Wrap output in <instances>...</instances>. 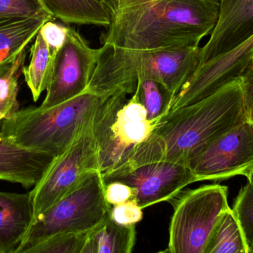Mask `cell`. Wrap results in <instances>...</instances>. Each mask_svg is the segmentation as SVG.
<instances>
[{
  "instance_id": "e0dca14e",
  "label": "cell",
  "mask_w": 253,
  "mask_h": 253,
  "mask_svg": "<svg viewBox=\"0 0 253 253\" xmlns=\"http://www.w3.org/2000/svg\"><path fill=\"white\" fill-rule=\"evenodd\" d=\"M54 19L65 24L108 28L109 14L100 0H43Z\"/></svg>"
},
{
  "instance_id": "603a6c76",
  "label": "cell",
  "mask_w": 253,
  "mask_h": 253,
  "mask_svg": "<svg viewBox=\"0 0 253 253\" xmlns=\"http://www.w3.org/2000/svg\"><path fill=\"white\" fill-rule=\"evenodd\" d=\"M233 214L243 233L248 253H253V186L248 184L240 190L235 200Z\"/></svg>"
},
{
  "instance_id": "d4e9b609",
  "label": "cell",
  "mask_w": 253,
  "mask_h": 253,
  "mask_svg": "<svg viewBox=\"0 0 253 253\" xmlns=\"http://www.w3.org/2000/svg\"><path fill=\"white\" fill-rule=\"evenodd\" d=\"M68 28L69 26L53 22L51 19L46 22L39 31L48 46L50 53L55 57L65 44Z\"/></svg>"
},
{
  "instance_id": "30bf717a",
  "label": "cell",
  "mask_w": 253,
  "mask_h": 253,
  "mask_svg": "<svg viewBox=\"0 0 253 253\" xmlns=\"http://www.w3.org/2000/svg\"><path fill=\"white\" fill-rule=\"evenodd\" d=\"M99 56V49H92L78 31L69 26L65 44L55 59L51 81L40 106H55L85 92Z\"/></svg>"
},
{
  "instance_id": "5b68a950",
  "label": "cell",
  "mask_w": 253,
  "mask_h": 253,
  "mask_svg": "<svg viewBox=\"0 0 253 253\" xmlns=\"http://www.w3.org/2000/svg\"><path fill=\"white\" fill-rule=\"evenodd\" d=\"M100 171L94 170L68 195L34 220L16 253L60 233H88L111 213Z\"/></svg>"
},
{
  "instance_id": "8992f818",
  "label": "cell",
  "mask_w": 253,
  "mask_h": 253,
  "mask_svg": "<svg viewBox=\"0 0 253 253\" xmlns=\"http://www.w3.org/2000/svg\"><path fill=\"white\" fill-rule=\"evenodd\" d=\"M170 203L173 212L166 252L205 253L215 224L230 207L227 187L210 184L183 190Z\"/></svg>"
},
{
  "instance_id": "3957f363",
  "label": "cell",
  "mask_w": 253,
  "mask_h": 253,
  "mask_svg": "<svg viewBox=\"0 0 253 253\" xmlns=\"http://www.w3.org/2000/svg\"><path fill=\"white\" fill-rule=\"evenodd\" d=\"M126 95L121 89L104 94L86 90L50 108L19 109L1 122L0 135L20 147L56 157L84 132L104 133L127 101Z\"/></svg>"
},
{
  "instance_id": "4316f807",
  "label": "cell",
  "mask_w": 253,
  "mask_h": 253,
  "mask_svg": "<svg viewBox=\"0 0 253 253\" xmlns=\"http://www.w3.org/2000/svg\"><path fill=\"white\" fill-rule=\"evenodd\" d=\"M105 196L111 206L135 200V191L129 186L120 182L105 184Z\"/></svg>"
},
{
  "instance_id": "9c48e42d",
  "label": "cell",
  "mask_w": 253,
  "mask_h": 253,
  "mask_svg": "<svg viewBox=\"0 0 253 253\" xmlns=\"http://www.w3.org/2000/svg\"><path fill=\"white\" fill-rule=\"evenodd\" d=\"M187 166L199 181L246 177L253 167V123L247 120L201 150Z\"/></svg>"
},
{
  "instance_id": "277c9868",
  "label": "cell",
  "mask_w": 253,
  "mask_h": 253,
  "mask_svg": "<svg viewBox=\"0 0 253 253\" xmlns=\"http://www.w3.org/2000/svg\"><path fill=\"white\" fill-rule=\"evenodd\" d=\"M201 48H168L138 50L102 45L87 91L104 94L135 92L138 80H153L174 95L200 65Z\"/></svg>"
},
{
  "instance_id": "6da1fadb",
  "label": "cell",
  "mask_w": 253,
  "mask_h": 253,
  "mask_svg": "<svg viewBox=\"0 0 253 253\" xmlns=\"http://www.w3.org/2000/svg\"><path fill=\"white\" fill-rule=\"evenodd\" d=\"M247 120L238 78L195 103L167 113L154 123L149 138L137 146L120 166L158 161L187 166L201 150Z\"/></svg>"
},
{
  "instance_id": "f1b7e54d",
  "label": "cell",
  "mask_w": 253,
  "mask_h": 253,
  "mask_svg": "<svg viewBox=\"0 0 253 253\" xmlns=\"http://www.w3.org/2000/svg\"><path fill=\"white\" fill-rule=\"evenodd\" d=\"M153 1H157V0H102V4H104L108 13L114 10L133 7L138 4Z\"/></svg>"
},
{
  "instance_id": "4dcf8cb0",
  "label": "cell",
  "mask_w": 253,
  "mask_h": 253,
  "mask_svg": "<svg viewBox=\"0 0 253 253\" xmlns=\"http://www.w3.org/2000/svg\"><path fill=\"white\" fill-rule=\"evenodd\" d=\"M7 65V64L4 63V62H3V61L0 59V68H1V67L4 66V65Z\"/></svg>"
},
{
  "instance_id": "ac0fdd59",
  "label": "cell",
  "mask_w": 253,
  "mask_h": 253,
  "mask_svg": "<svg viewBox=\"0 0 253 253\" xmlns=\"http://www.w3.org/2000/svg\"><path fill=\"white\" fill-rule=\"evenodd\" d=\"M55 59L40 34L34 39L31 48V60L23 69L24 77L34 102L47 90L51 81L54 69Z\"/></svg>"
},
{
  "instance_id": "2e32d148",
  "label": "cell",
  "mask_w": 253,
  "mask_h": 253,
  "mask_svg": "<svg viewBox=\"0 0 253 253\" xmlns=\"http://www.w3.org/2000/svg\"><path fill=\"white\" fill-rule=\"evenodd\" d=\"M135 225H121L111 213L89 232L82 253H130L135 244Z\"/></svg>"
},
{
  "instance_id": "d6986e66",
  "label": "cell",
  "mask_w": 253,
  "mask_h": 253,
  "mask_svg": "<svg viewBox=\"0 0 253 253\" xmlns=\"http://www.w3.org/2000/svg\"><path fill=\"white\" fill-rule=\"evenodd\" d=\"M205 253H249L231 208L223 212L215 224Z\"/></svg>"
},
{
  "instance_id": "9a60e30c",
  "label": "cell",
  "mask_w": 253,
  "mask_h": 253,
  "mask_svg": "<svg viewBox=\"0 0 253 253\" xmlns=\"http://www.w3.org/2000/svg\"><path fill=\"white\" fill-rule=\"evenodd\" d=\"M32 221L30 193L0 191V253H16Z\"/></svg>"
},
{
  "instance_id": "ffe728a7",
  "label": "cell",
  "mask_w": 253,
  "mask_h": 253,
  "mask_svg": "<svg viewBox=\"0 0 253 253\" xmlns=\"http://www.w3.org/2000/svg\"><path fill=\"white\" fill-rule=\"evenodd\" d=\"M26 57L25 48L11 62L0 68V123L19 110V80L23 74Z\"/></svg>"
},
{
  "instance_id": "83f0119b",
  "label": "cell",
  "mask_w": 253,
  "mask_h": 253,
  "mask_svg": "<svg viewBox=\"0 0 253 253\" xmlns=\"http://www.w3.org/2000/svg\"><path fill=\"white\" fill-rule=\"evenodd\" d=\"M248 121L253 123V56L239 77Z\"/></svg>"
},
{
  "instance_id": "484cf974",
  "label": "cell",
  "mask_w": 253,
  "mask_h": 253,
  "mask_svg": "<svg viewBox=\"0 0 253 253\" xmlns=\"http://www.w3.org/2000/svg\"><path fill=\"white\" fill-rule=\"evenodd\" d=\"M142 209L136 201H129L111 206V217L116 223L121 225H135L142 219Z\"/></svg>"
},
{
  "instance_id": "8fae6325",
  "label": "cell",
  "mask_w": 253,
  "mask_h": 253,
  "mask_svg": "<svg viewBox=\"0 0 253 253\" xmlns=\"http://www.w3.org/2000/svg\"><path fill=\"white\" fill-rule=\"evenodd\" d=\"M153 125L134 92L130 99L117 111L112 123L99 138L101 174L122 166L131 152L149 138Z\"/></svg>"
},
{
  "instance_id": "cb8c5ba5",
  "label": "cell",
  "mask_w": 253,
  "mask_h": 253,
  "mask_svg": "<svg viewBox=\"0 0 253 253\" xmlns=\"http://www.w3.org/2000/svg\"><path fill=\"white\" fill-rule=\"evenodd\" d=\"M89 233V232H88ZM88 233H60L28 250V253H82Z\"/></svg>"
},
{
  "instance_id": "1f68e13d",
  "label": "cell",
  "mask_w": 253,
  "mask_h": 253,
  "mask_svg": "<svg viewBox=\"0 0 253 253\" xmlns=\"http://www.w3.org/2000/svg\"><path fill=\"white\" fill-rule=\"evenodd\" d=\"M100 1H102V0H100Z\"/></svg>"
},
{
  "instance_id": "52a82bcc",
  "label": "cell",
  "mask_w": 253,
  "mask_h": 253,
  "mask_svg": "<svg viewBox=\"0 0 253 253\" xmlns=\"http://www.w3.org/2000/svg\"><path fill=\"white\" fill-rule=\"evenodd\" d=\"M101 135L100 132L87 131L62 154L55 157L29 193L33 204V221L72 191L90 172L100 171Z\"/></svg>"
},
{
  "instance_id": "5bb4252c",
  "label": "cell",
  "mask_w": 253,
  "mask_h": 253,
  "mask_svg": "<svg viewBox=\"0 0 253 253\" xmlns=\"http://www.w3.org/2000/svg\"><path fill=\"white\" fill-rule=\"evenodd\" d=\"M55 158L53 154L20 147L0 135V180L32 188Z\"/></svg>"
},
{
  "instance_id": "7c38bea8",
  "label": "cell",
  "mask_w": 253,
  "mask_h": 253,
  "mask_svg": "<svg viewBox=\"0 0 253 253\" xmlns=\"http://www.w3.org/2000/svg\"><path fill=\"white\" fill-rule=\"evenodd\" d=\"M253 56V36L228 53L198 67L174 97L170 110L195 103L239 78Z\"/></svg>"
},
{
  "instance_id": "7a4b0ae2",
  "label": "cell",
  "mask_w": 253,
  "mask_h": 253,
  "mask_svg": "<svg viewBox=\"0 0 253 253\" xmlns=\"http://www.w3.org/2000/svg\"><path fill=\"white\" fill-rule=\"evenodd\" d=\"M220 0H157L108 12L102 45L152 50L198 46L218 23Z\"/></svg>"
},
{
  "instance_id": "44dd1931",
  "label": "cell",
  "mask_w": 253,
  "mask_h": 253,
  "mask_svg": "<svg viewBox=\"0 0 253 253\" xmlns=\"http://www.w3.org/2000/svg\"><path fill=\"white\" fill-rule=\"evenodd\" d=\"M135 92L153 123L169 112L175 97L165 85L153 80H138Z\"/></svg>"
},
{
  "instance_id": "4fadbf2b",
  "label": "cell",
  "mask_w": 253,
  "mask_h": 253,
  "mask_svg": "<svg viewBox=\"0 0 253 253\" xmlns=\"http://www.w3.org/2000/svg\"><path fill=\"white\" fill-rule=\"evenodd\" d=\"M253 36V0H220L218 23L201 48L200 65L228 53Z\"/></svg>"
},
{
  "instance_id": "ba28073f",
  "label": "cell",
  "mask_w": 253,
  "mask_h": 253,
  "mask_svg": "<svg viewBox=\"0 0 253 253\" xmlns=\"http://www.w3.org/2000/svg\"><path fill=\"white\" fill-rule=\"evenodd\" d=\"M102 177L105 184L120 182L130 187L142 209L160 202H170L187 186L199 181L188 166L168 161L120 166Z\"/></svg>"
},
{
  "instance_id": "7402d4cb",
  "label": "cell",
  "mask_w": 253,
  "mask_h": 253,
  "mask_svg": "<svg viewBox=\"0 0 253 253\" xmlns=\"http://www.w3.org/2000/svg\"><path fill=\"white\" fill-rule=\"evenodd\" d=\"M40 16L54 19L43 0H0V25L15 19Z\"/></svg>"
},
{
  "instance_id": "f546056e",
  "label": "cell",
  "mask_w": 253,
  "mask_h": 253,
  "mask_svg": "<svg viewBox=\"0 0 253 253\" xmlns=\"http://www.w3.org/2000/svg\"><path fill=\"white\" fill-rule=\"evenodd\" d=\"M247 179H248L249 184H252L253 186V167L251 169V172H249L248 175L246 176Z\"/></svg>"
}]
</instances>
